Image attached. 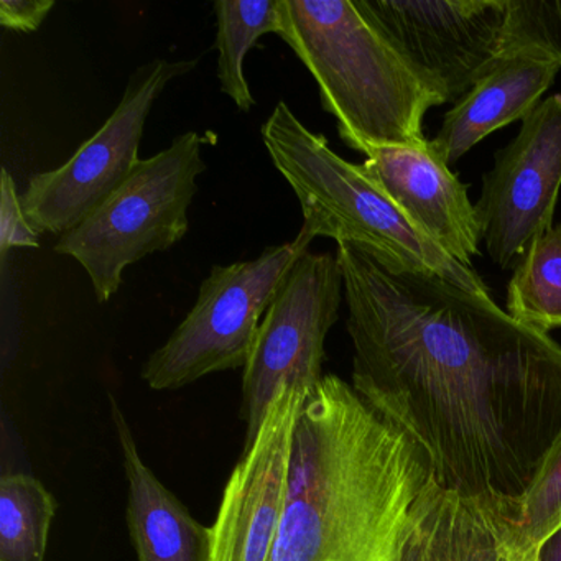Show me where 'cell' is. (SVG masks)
Instances as JSON below:
<instances>
[{
	"mask_svg": "<svg viewBox=\"0 0 561 561\" xmlns=\"http://www.w3.org/2000/svg\"><path fill=\"white\" fill-rule=\"evenodd\" d=\"M278 37L314 78L350 149L425 142L423 119L445 96L420 77L366 0H280Z\"/></svg>",
	"mask_w": 561,
	"mask_h": 561,
	"instance_id": "obj_3",
	"label": "cell"
},
{
	"mask_svg": "<svg viewBox=\"0 0 561 561\" xmlns=\"http://www.w3.org/2000/svg\"><path fill=\"white\" fill-rule=\"evenodd\" d=\"M561 65L534 50L504 51L494 67L443 117L432 146L448 165L482 139L524 121L550 90Z\"/></svg>",
	"mask_w": 561,
	"mask_h": 561,
	"instance_id": "obj_13",
	"label": "cell"
},
{
	"mask_svg": "<svg viewBox=\"0 0 561 561\" xmlns=\"http://www.w3.org/2000/svg\"><path fill=\"white\" fill-rule=\"evenodd\" d=\"M507 313L541 333L561 328V225L535 238L518 259L508 282Z\"/></svg>",
	"mask_w": 561,
	"mask_h": 561,
	"instance_id": "obj_17",
	"label": "cell"
},
{
	"mask_svg": "<svg viewBox=\"0 0 561 561\" xmlns=\"http://www.w3.org/2000/svg\"><path fill=\"white\" fill-rule=\"evenodd\" d=\"M534 50L561 65V0H508L504 51Z\"/></svg>",
	"mask_w": 561,
	"mask_h": 561,
	"instance_id": "obj_20",
	"label": "cell"
},
{
	"mask_svg": "<svg viewBox=\"0 0 561 561\" xmlns=\"http://www.w3.org/2000/svg\"><path fill=\"white\" fill-rule=\"evenodd\" d=\"M363 169L392 202L446 254L471 267L482 241L468 186L439 157L432 140L416 146L377 147Z\"/></svg>",
	"mask_w": 561,
	"mask_h": 561,
	"instance_id": "obj_12",
	"label": "cell"
},
{
	"mask_svg": "<svg viewBox=\"0 0 561 561\" xmlns=\"http://www.w3.org/2000/svg\"><path fill=\"white\" fill-rule=\"evenodd\" d=\"M55 8V0H2L0 25L8 31L35 32Z\"/></svg>",
	"mask_w": 561,
	"mask_h": 561,
	"instance_id": "obj_22",
	"label": "cell"
},
{
	"mask_svg": "<svg viewBox=\"0 0 561 561\" xmlns=\"http://www.w3.org/2000/svg\"><path fill=\"white\" fill-rule=\"evenodd\" d=\"M561 190V93L540 101L520 133L494 157L476 203L482 241L501 268L553 228Z\"/></svg>",
	"mask_w": 561,
	"mask_h": 561,
	"instance_id": "obj_10",
	"label": "cell"
},
{
	"mask_svg": "<svg viewBox=\"0 0 561 561\" xmlns=\"http://www.w3.org/2000/svg\"><path fill=\"white\" fill-rule=\"evenodd\" d=\"M436 484L419 445L324 376L295 426L287 501L268 561H402Z\"/></svg>",
	"mask_w": 561,
	"mask_h": 561,
	"instance_id": "obj_2",
	"label": "cell"
},
{
	"mask_svg": "<svg viewBox=\"0 0 561 561\" xmlns=\"http://www.w3.org/2000/svg\"><path fill=\"white\" fill-rule=\"evenodd\" d=\"M14 248H41V234L25 216L14 176L8 169L0 173V262L5 265Z\"/></svg>",
	"mask_w": 561,
	"mask_h": 561,
	"instance_id": "obj_21",
	"label": "cell"
},
{
	"mask_svg": "<svg viewBox=\"0 0 561 561\" xmlns=\"http://www.w3.org/2000/svg\"><path fill=\"white\" fill-rule=\"evenodd\" d=\"M311 241L300 229L294 241L272 245L254 261L215 265L185 320L144 364V382L176 390L209 374L244 369L278 287Z\"/></svg>",
	"mask_w": 561,
	"mask_h": 561,
	"instance_id": "obj_6",
	"label": "cell"
},
{
	"mask_svg": "<svg viewBox=\"0 0 561 561\" xmlns=\"http://www.w3.org/2000/svg\"><path fill=\"white\" fill-rule=\"evenodd\" d=\"M353 387L422 448L436 484L502 524L561 435V346L491 295L337 244Z\"/></svg>",
	"mask_w": 561,
	"mask_h": 561,
	"instance_id": "obj_1",
	"label": "cell"
},
{
	"mask_svg": "<svg viewBox=\"0 0 561 561\" xmlns=\"http://www.w3.org/2000/svg\"><path fill=\"white\" fill-rule=\"evenodd\" d=\"M502 522L472 501L433 485L402 561H518Z\"/></svg>",
	"mask_w": 561,
	"mask_h": 561,
	"instance_id": "obj_15",
	"label": "cell"
},
{
	"mask_svg": "<svg viewBox=\"0 0 561 561\" xmlns=\"http://www.w3.org/2000/svg\"><path fill=\"white\" fill-rule=\"evenodd\" d=\"M343 294V272L333 254L308 251L282 282L242 376L245 443L254 438L284 387L311 390L323 380L324 343L340 318Z\"/></svg>",
	"mask_w": 561,
	"mask_h": 561,
	"instance_id": "obj_7",
	"label": "cell"
},
{
	"mask_svg": "<svg viewBox=\"0 0 561 561\" xmlns=\"http://www.w3.org/2000/svg\"><path fill=\"white\" fill-rule=\"evenodd\" d=\"M538 561H561V527L547 538L537 550Z\"/></svg>",
	"mask_w": 561,
	"mask_h": 561,
	"instance_id": "obj_23",
	"label": "cell"
},
{
	"mask_svg": "<svg viewBox=\"0 0 561 561\" xmlns=\"http://www.w3.org/2000/svg\"><path fill=\"white\" fill-rule=\"evenodd\" d=\"M196 67V58H157L137 68L106 124L60 169L32 176L21 202L38 234L61 236L77 228L133 175L142 160L140 140L153 104L170 81Z\"/></svg>",
	"mask_w": 561,
	"mask_h": 561,
	"instance_id": "obj_8",
	"label": "cell"
},
{
	"mask_svg": "<svg viewBox=\"0 0 561 561\" xmlns=\"http://www.w3.org/2000/svg\"><path fill=\"white\" fill-rule=\"evenodd\" d=\"M114 428L124 458L127 527L139 561H211V528L192 517L137 448L129 422L111 397Z\"/></svg>",
	"mask_w": 561,
	"mask_h": 561,
	"instance_id": "obj_14",
	"label": "cell"
},
{
	"mask_svg": "<svg viewBox=\"0 0 561 561\" xmlns=\"http://www.w3.org/2000/svg\"><path fill=\"white\" fill-rule=\"evenodd\" d=\"M57 499L25 472L0 479V561H45Z\"/></svg>",
	"mask_w": 561,
	"mask_h": 561,
	"instance_id": "obj_18",
	"label": "cell"
},
{
	"mask_svg": "<svg viewBox=\"0 0 561 561\" xmlns=\"http://www.w3.org/2000/svg\"><path fill=\"white\" fill-rule=\"evenodd\" d=\"M308 392L284 387L245 443L211 527V561L271 560L287 501L295 426Z\"/></svg>",
	"mask_w": 561,
	"mask_h": 561,
	"instance_id": "obj_11",
	"label": "cell"
},
{
	"mask_svg": "<svg viewBox=\"0 0 561 561\" xmlns=\"http://www.w3.org/2000/svg\"><path fill=\"white\" fill-rule=\"evenodd\" d=\"M218 34V78L221 91L242 113L255 106L244 75V58L259 38L282 27L280 0H218L215 2Z\"/></svg>",
	"mask_w": 561,
	"mask_h": 561,
	"instance_id": "obj_16",
	"label": "cell"
},
{
	"mask_svg": "<svg viewBox=\"0 0 561 561\" xmlns=\"http://www.w3.org/2000/svg\"><path fill=\"white\" fill-rule=\"evenodd\" d=\"M203 144L198 133H185L162 152L140 160L103 205L58 239L55 252L83 265L100 304L119 291L129 265L169 251L188 234L196 179L206 170Z\"/></svg>",
	"mask_w": 561,
	"mask_h": 561,
	"instance_id": "obj_5",
	"label": "cell"
},
{
	"mask_svg": "<svg viewBox=\"0 0 561 561\" xmlns=\"http://www.w3.org/2000/svg\"><path fill=\"white\" fill-rule=\"evenodd\" d=\"M561 527V435L554 442L522 497L517 517L512 524H502L505 548L514 557L534 553L540 545Z\"/></svg>",
	"mask_w": 561,
	"mask_h": 561,
	"instance_id": "obj_19",
	"label": "cell"
},
{
	"mask_svg": "<svg viewBox=\"0 0 561 561\" xmlns=\"http://www.w3.org/2000/svg\"><path fill=\"white\" fill-rule=\"evenodd\" d=\"M366 5L446 103H458L504 55L508 0H366Z\"/></svg>",
	"mask_w": 561,
	"mask_h": 561,
	"instance_id": "obj_9",
	"label": "cell"
},
{
	"mask_svg": "<svg viewBox=\"0 0 561 561\" xmlns=\"http://www.w3.org/2000/svg\"><path fill=\"white\" fill-rule=\"evenodd\" d=\"M262 139L277 172L300 203L311 238L350 244L392 272L436 275L462 290L491 295L472 267L459 264L367 175L337 156L327 137L311 133L280 101L262 126Z\"/></svg>",
	"mask_w": 561,
	"mask_h": 561,
	"instance_id": "obj_4",
	"label": "cell"
}]
</instances>
